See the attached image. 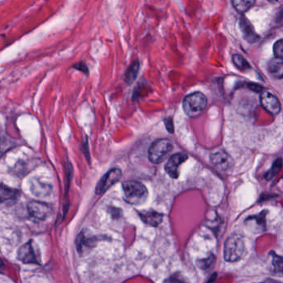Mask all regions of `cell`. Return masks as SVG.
<instances>
[{
	"label": "cell",
	"mask_w": 283,
	"mask_h": 283,
	"mask_svg": "<svg viewBox=\"0 0 283 283\" xmlns=\"http://www.w3.org/2000/svg\"><path fill=\"white\" fill-rule=\"evenodd\" d=\"M272 268L275 273L283 276V258L272 253Z\"/></svg>",
	"instance_id": "603a6c76"
},
{
	"label": "cell",
	"mask_w": 283,
	"mask_h": 283,
	"mask_svg": "<svg viewBox=\"0 0 283 283\" xmlns=\"http://www.w3.org/2000/svg\"><path fill=\"white\" fill-rule=\"evenodd\" d=\"M216 279H217V274L214 273L205 283H215L216 282Z\"/></svg>",
	"instance_id": "f1b7e54d"
},
{
	"label": "cell",
	"mask_w": 283,
	"mask_h": 283,
	"mask_svg": "<svg viewBox=\"0 0 283 283\" xmlns=\"http://www.w3.org/2000/svg\"><path fill=\"white\" fill-rule=\"evenodd\" d=\"M232 59H233L235 66H236L239 70L245 71V70H249V69L251 68L250 65L248 64V62L244 59V57L239 55V54H235V55H234L233 57H232Z\"/></svg>",
	"instance_id": "44dd1931"
},
{
	"label": "cell",
	"mask_w": 283,
	"mask_h": 283,
	"mask_svg": "<svg viewBox=\"0 0 283 283\" xmlns=\"http://www.w3.org/2000/svg\"><path fill=\"white\" fill-rule=\"evenodd\" d=\"M73 68L81 70V71L85 73L86 75H87L89 72L88 67L86 66V64L84 63V62H79V63L75 64V65L73 66Z\"/></svg>",
	"instance_id": "484cf974"
},
{
	"label": "cell",
	"mask_w": 283,
	"mask_h": 283,
	"mask_svg": "<svg viewBox=\"0 0 283 283\" xmlns=\"http://www.w3.org/2000/svg\"><path fill=\"white\" fill-rule=\"evenodd\" d=\"M260 102L264 110L272 115H277L281 112V103L277 97L268 91L262 93Z\"/></svg>",
	"instance_id": "9c48e42d"
},
{
	"label": "cell",
	"mask_w": 283,
	"mask_h": 283,
	"mask_svg": "<svg viewBox=\"0 0 283 283\" xmlns=\"http://www.w3.org/2000/svg\"><path fill=\"white\" fill-rule=\"evenodd\" d=\"M248 88L253 90L255 92H261L262 90H263V87L259 86V85H257V84H248Z\"/></svg>",
	"instance_id": "83f0119b"
},
{
	"label": "cell",
	"mask_w": 283,
	"mask_h": 283,
	"mask_svg": "<svg viewBox=\"0 0 283 283\" xmlns=\"http://www.w3.org/2000/svg\"><path fill=\"white\" fill-rule=\"evenodd\" d=\"M123 191L124 199L127 203L139 205L147 200L148 191L144 185L139 182H125L123 183Z\"/></svg>",
	"instance_id": "6da1fadb"
},
{
	"label": "cell",
	"mask_w": 283,
	"mask_h": 283,
	"mask_svg": "<svg viewBox=\"0 0 283 283\" xmlns=\"http://www.w3.org/2000/svg\"><path fill=\"white\" fill-rule=\"evenodd\" d=\"M121 176H122V171L118 168H113L108 171L97 184L95 188L96 195H100L106 193L110 187L120 180Z\"/></svg>",
	"instance_id": "ba28073f"
},
{
	"label": "cell",
	"mask_w": 283,
	"mask_h": 283,
	"mask_svg": "<svg viewBox=\"0 0 283 283\" xmlns=\"http://www.w3.org/2000/svg\"><path fill=\"white\" fill-rule=\"evenodd\" d=\"M198 267L200 269L204 272H210L212 270L215 264V256L214 254H211L205 259H199L197 263Z\"/></svg>",
	"instance_id": "ffe728a7"
},
{
	"label": "cell",
	"mask_w": 283,
	"mask_h": 283,
	"mask_svg": "<svg viewBox=\"0 0 283 283\" xmlns=\"http://www.w3.org/2000/svg\"><path fill=\"white\" fill-rule=\"evenodd\" d=\"M262 283H264V282H262Z\"/></svg>",
	"instance_id": "1f68e13d"
},
{
	"label": "cell",
	"mask_w": 283,
	"mask_h": 283,
	"mask_svg": "<svg viewBox=\"0 0 283 283\" xmlns=\"http://www.w3.org/2000/svg\"><path fill=\"white\" fill-rule=\"evenodd\" d=\"M188 159V157L184 153H176L169 158V160L165 165V171L171 178H177L179 176V167Z\"/></svg>",
	"instance_id": "8fae6325"
},
{
	"label": "cell",
	"mask_w": 283,
	"mask_h": 283,
	"mask_svg": "<svg viewBox=\"0 0 283 283\" xmlns=\"http://www.w3.org/2000/svg\"><path fill=\"white\" fill-rule=\"evenodd\" d=\"M273 52L276 57L283 58V39L277 41L273 46Z\"/></svg>",
	"instance_id": "d4e9b609"
},
{
	"label": "cell",
	"mask_w": 283,
	"mask_h": 283,
	"mask_svg": "<svg viewBox=\"0 0 283 283\" xmlns=\"http://www.w3.org/2000/svg\"><path fill=\"white\" fill-rule=\"evenodd\" d=\"M101 240V238L92 235L88 230H82L75 239V247L81 257H85L92 252Z\"/></svg>",
	"instance_id": "277c9868"
},
{
	"label": "cell",
	"mask_w": 283,
	"mask_h": 283,
	"mask_svg": "<svg viewBox=\"0 0 283 283\" xmlns=\"http://www.w3.org/2000/svg\"><path fill=\"white\" fill-rule=\"evenodd\" d=\"M244 239L241 235L234 234L230 235L224 243V258L229 263L239 261L244 253Z\"/></svg>",
	"instance_id": "7a4b0ae2"
},
{
	"label": "cell",
	"mask_w": 283,
	"mask_h": 283,
	"mask_svg": "<svg viewBox=\"0 0 283 283\" xmlns=\"http://www.w3.org/2000/svg\"><path fill=\"white\" fill-rule=\"evenodd\" d=\"M165 124H166L167 130H168L170 133H173V122H172V119H171V118H168V119H166V120H165Z\"/></svg>",
	"instance_id": "4316f807"
},
{
	"label": "cell",
	"mask_w": 283,
	"mask_h": 283,
	"mask_svg": "<svg viewBox=\"0 0 283 283\" xmlns=\"http://www.w3.org/2000/svg\"><path fill=\"white\" fill-rule=\"evenodd\" d=\"M256 0H231L232 5L236 11L240 13H246L255 5Z\"/></svg>",
	"instance_id": "2e32d148"
},
{
	"label": "cell",
	"mask_w": 283,
	"mask_h": 283,
	"mask_svg": "<svg viewBox=\"0 0 283 283\" xmlns=\"http://www.w3.org/2000/svg\"><path fill=\"white\" fill-rule=\"evenodd\" d=\"M281 167H282L281 159H277V160L275 161L274 163L272 164V168L266 173V179L271 180L272 178L275 177L281 171Z\"/></svg>",
	"instance_id": "7402d4cb"
},
{
	"label": "cell",
	"mask_w": 283,
	"mask_h": 283,
	"mask_svg": "<svg viewBox=\"0 0 283 283\" xmlns=\"http://www.w3.org/2000/svg\"><path fill=\"white\" fill-rule=\"evenodd\" d=\"M239 26L246 41H248L250 43H254L259 39L257 33H255L253 27L245 17H241L239 21Z\"/></svg>",
	"instance_id": "4fadbf2b"
},
{
	"label": "cell",
	"mask_w": 283,
	"mask_h": 283,
	"mask_svg": "<svg viewBox=\"0 0 283 283\" xmlns=\"http://www.w3.org/2000/svg\"><path fill=\"white\" fill-rule=\"evenodd\" d=\"M50 188L40 181L33 180L31 183V191L37 196H45L48 194Z\"/></svg>",
	"instance_id": "e0dca14e"
},
{
	"label": "cell",
	"mask_w": 283,
	"mask_h": 283,
	"mask_svg": "<svg viewBox=\"0 0 283 283\" xmlns=\"http://www.w3.org/2000/svg\"><path fill=\"white\" fill-rule=\"evenodd\" d=\"M211 161L212 164L220 171H228L233 167L234 165L232 158L227 152L222 150L211 154Z\"/></svg>",
	"instance_id": "30bf717a"
},
{
	"label": "cell",
	"mask_w": 283,
	"mask_h": 283,
	"mask_svg": "<svg viewBox=\"0 0 283 283\" xmlns=\"http://www.w3.org/2000/svg\"><path fill=\"white\" fill-rule=\"evenodd\" d=\"M139 216L143 223L149 226L157 227L163 222V214L158 213L157 211L149 210L139 212Z\"/></svg>",
	"instance_id": "5bb4252c"
},
{
	"label": "cell",
	"mask_w": 283,
	"mask_h": 283,
	"mask_svg": "<svg viewBox=\"0 0 283 283\" xmlns=\"http://www.w3.org/2000/svg\"><path fill=\"white\" fill-rule=\"evenodd\" d=\"M268 1H269V2H271V3H276V2H277L278 0H268Z\"/></svg>",
	"instance_id": "4dcf8cb0"
},
{
	"label": "cell",
	"mask_w": 283,
	"mask_h": 283,
	"mask_svg": "<svg viewBox=\"0 0 283 283\" xmlns=\"http://www.w3.org/2000/svg\"><path fill=\"white\" fill-rule=\"evenodd\" d=\"M18 259L23 264H42L39 248L33 240L28 242L18 249Z\"/></svg>",
	"instance_id": "8992f818"
},
{
	"label": "cell",
	"mask_w": 283,
	"mask_h": 283,
	"mask_svg": "<svg viewBox=\"0 0 283 283\" xmlns=\"http://www.w3.org/2000/svg\"><path fill=\"white\" fill-rule=\"evenodd\" d=\"M16 142L9 137L4 136L0 138V158L8 152L9 150L15 147Z\"/></svg>",
	"instance_id": "d6986e66"
},
{
	"label": "cell",
	"mask_w": 283,
	"mask_h": 283,
	"mask_svg": "<svg viewBox=\"0 0 283 283\" xmlns=\"http://www.w3.org/2000/svg\"><path fill=\"white\" fill-rule=\"evenodd\" d=\"M268 71L274 79H283V58L275 57L268 64Z\"/></svg>",
	"instance_id": "9a60e30c"
},
{
	"label": "cell",
	"mask_w": 283,
	"mask_h": 283,
	"mask_svg": "<svg viewBox=\"0 0 283 283\" xmlns=\"http://www.w3.org/2000/svg\"><path fill=\"white\" fill-rule=\"evenodd\" d=\"M173 148V145L168 139H158L152 143L148 150L150 162L158 164L164 160L167 154Z\"/></svg>",
	"instance_id": "5b68a950"
},
{
	"label": "cell",
	"mask_w": 283,
	"mask_h": 283,
	"mask_svg": "<svg viewBox=\"0 0 283 283\" xmlns=\"http://www.w3.org/2000/svg\"><path fill=\"white\" fill-rule=\"evenodd\" d=\"M27 210L31 217L41 221L48 219L53 213V207H50V204H46L45 202L36 200L29 202L27 205Z\"/></svg>",
	"instance_id": "52a82bcc"
},
{
	"label": "cell",
	"mask_w": 283,
	"mask_h": 283,
	"mask_svg": "<svg viewBox=\"0 0 283 283\" xmlns=\"http://www.w3.org/2000/svg\"><path fill=\"white\" fill-rule=\"evenodd\" d=\"M139 68H140V64L139 61L133 62L130 65V67L126 70L125 76H124V79L127 84H132L135 81L139 73Z\"/></svg>",
	"instance_id": "ac0fdd59"
},
{
	"label": "cell",
	"mask_w": 283,
	"mask_h": 283,
	"mask_svg": "<svg viewBox=\"0 0 283 283\" xmlns=\"http://www.w3.org/2000/svg\"><path fill=\"white\" fill-rule=\"evenodd\" d=\"M20 192L17 189L11 188L6 185L0 184V203L13 204L18 200Z\"/></svg>",
	"instance_id": "7c38bea8"
},
{
	"label": "cell",
	"mask_w": 283,
	"mask_h": 283,
	"mask_svg": "<svg viewBox=\"0 0 283 283\" xmlns=\"http://www.w3.org/2000/svg\"><path fill=\"white\" fill-rule=\"evenodd\" d=\"M207 104V98L204 94L193 93L185 97L183 103V110L187 116L195 118L204 112Z\"/></svg>",
	"instance_id": "3957f363"
},
{
	"label": "cell",
	"mask_w": 283,
	"mask_h": 283,
	"mask_svg": "<svg viewBox=\"0 0 283 283\" xmlns=\"http://www.w3.org/2000/svg\"><path fill=\"white\" fill-rule=\"evenodd\" d=\"M166 283H190L188 279L185 277L182 272H176L171 275L167 280L165 281Z\"/></svg>",
	"instance_id": "cb8c5ba5"
},
{
	"label": "cell",
	"mask_w": 283,
	"mask_h": 283,
	"mask_svg": "<svg viewBox=\"0 0 283 283\" xmlns=\"http://www.w3.org/2000/svg\"><path fill=\"white\" fill-rule=\"evenodd\" d=\"M4 269H5V264L3 263L2 260L0 259V272L4 270Z\"/></svg>",
	"instance_id": "f546056e"
}]
</instances>
